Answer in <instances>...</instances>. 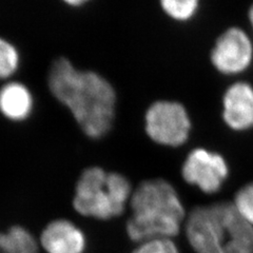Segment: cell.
<instances>
[{
    "instance_id": "cell-1",
    "label": "cell",
    "mask_w": 253,
    "mask_h": 253,
    "mask_svg": "<svg viewBox=\"0 0 253 253\" xmlns=\"http://www.w3.org/2000/svg\"><path fill=\"white\" fill-rule=\"evenodd\" d=\"M47 86L53 97L70 111L85 136L99 139L112 129L117 96L104 76L78 69L60 57L50 68Z\"/></svg>"
},
{
    "instance_id": "cell-2",
    "label": "cell",
    "mask_w": 253,
    "mask_h": 253,
    "mask_svg": "<svg viewBox=\"0 0 253 253\" xmlns=\"http://www.w3.org/2000/svg\"><path fill=\"white\" fill-rule=\"evenodd\" d=\"M131 216L126 221L130 240L144 243L176 236L185 220V208L176 190L163 178L140 183L130 200Z\"/></svg>"
},
{
    "instance_id": "cell-3",
    "label": "cell",
    "mask_w": 253,
    "mask_h": 253,
    "mask_svg": "<svg viewBox=\"0 0 253 253\" xmlns=\"http://www.w3.org/2000/svg\"><path fill=\"white\" fill-rule=\"evenodd\" d=\"M186 234L195 253H253V226L231 203L194 208L186 220Z\"/></svg>"
},
{
    "instance_id": "cell-4",
    "label": "cell",
    "mask_w": 253,
    "mask_h": 253,
    "mask_svg": "<svg viewBox=\"0 0 253 253\" xmlns=\"http://www.w3.org/2000/svg\"><path fill=\"white\" fill-rule=\"evenodd\" d=\"M132 193V185L123 174L93 166L79 176L72 205L82 216L108 220L123 214Z\"/></svg>"
},
{
    "instance_id": "cell-5",
    "label": "cell",
    "mask_w": 253,
    "mask_h": 253,
    "mask_svg": "<svg viewBox=\"0 0 253 253\" xmlns=\"http://www.w3.org/2000/svg\"><path fill=\"white\" fill-rule=\"evenodd\" d=\"M145 129L157 144L175 148L187 141L191 122L186 108L179 102L158 100L147 110Z\"/></svg>"
},
{
    "instance_id": "cell-6",
    "label": "cell",
    "mask_w": 253,
    "mask_h": 253,
    "mask_svg": "<svg viewBox=\"0 0 253 253\" xmlns=\"http://www.w3.org/2000/svg\"><path fill=\"white\" fill-rule=\"evenodd\" d=\"M181 175L189 185L207 194L218 192L229 175L225 158L204 148L192 150L181 167Z\"/></svg>"
},
{
    "instance_id": "cell-7",
    "label": "cell",
    "mask_w": 253,
    "mask_h": 253,
    "mask_svg": "<svg viewBox=\"0 0 253 253\" xmlns=\"http://www.w3.org/2000/svg\"><path fill=\"white\" fill-rule=\"evenodd\" d=\"M253 45L249 36L240 28L225 31L216 41L211 52V61L225 75L244 72L252 61Z\"/></svg>"
},
{
    "instance_id": "cell-8",
    "label": "cell",
    "mask_w": 253,
    "mask_h": 253,
    "mask_svg": "<svg viewBox=\"0 0 253 253\" xmlns=\"http://www.w3.org/2000/svg\"><path fill=\"white\" fill-rule=\"evenodd\" d=\"M223 118L229 128L246 131L253 128V88L239 82L229 86L223 98Z\"/></svg>"
},
{
    "instance_id": "cell-9",
    "label": "cell",
    "mask_w": 253,
    "mask_h": 253,
    "mask_svg": "<svg viewBox=\"0 0 253 253\" xmlns=\"http://www.w3.org/2000/svg\"><path fill=\"white\" fill-rule=\"evenodd\" d=\"M46 253H84L86 239L84 231L72 221L65 218L52 220L39 239Z\"/></svg>"
},
{
    "instance_id": "cell-10",
    "label": "cell",
    "mask_w": 253,
    "mask_h": 253,
    "mask_svg": "<svg viewBox=\"0 0 253 253\" xmlns=\"http://www.w3.org/2000/svg\"><path fill=\"white\" fill-rule=\"evenodd\" d=\"M34 96L28 85L9 81L0 86V114L7 121L21 123L33 113Z\"/></svg>"
},
{
    "instance_id": "cell-11",
    "label": "cell",
    "mask_w": 253,
    "mask_h": 253,
    "mask_svg": "<svg viewBox=\"0 0 253 253\" xmlns=\"http://www.w3.org/2000/svg\"><path fill=\"white\" fill-rule=\"evenodd\" d=\"M0 253H38V242L25 227L13 226L0 232Z\"/></svg>"
},
{
    "instance_id": "cell-12",
    "label": "cell",
    "mask_w": 253,
    "mask_h": 253,
    "mask_svg": "<svg viewBox=\"0 0 253 253\" xmlns=\"http://www.w3.org/2000/svg\"><path fill=\"white\" fill-rule=\"evenodd\" d=\"M20 54L17 47L7 39L0 37V82H9L17 73Z\"/></svg>"
},
{
    "instance_id": "cell-13",
    "label": "cell",
    "mask_w": 253,
    "mask_h": 253,
    "mask_svg": "<svg viewBox=\"0 0 253 253\" xmlns=\"http://www.w3.org/2000/svg\"><path fill=\"white\" fill-rule=\"evenodd\" d=\"M161 5L169 17L177 21L191 19L199 10V1L196 0H165Z\"/></svg>"
},
{
    "instance_id": "cell-14",
    "label": "cell",
    "mask_w": 253,
    "mask_h": 253,
    "mask_svg": "<svg viewBox=\"0 0 253 253\" xmlns=\"http://www.w3.org/2000/svg\"><path fill=\"white\" fill-rule=\"evenodd\" d=\"M233 205L240 215L253 226V183L245 185L237 191Z\"/></svg>"
},
{
    "instance_id": "cell-15",
    "label": "cell",
    "mask_w": 253,
    "mask_h": 253,
    "mask_svg": "<svg viewBox=\"0 0 253 253\" xmlns=\"http://www.w3.org/2000/svg\"><path fill=\"white\" fill-rule=\"evenodd\" d=\"M132 253H179L171 239H156L140 243Z\"/></svg>"
},
{
    "instance_id": "cell-16",
    "label": "cell",
    "mask_w": 253,
    "mask_h": 253,
    "mask_svg": "<svg viewBox=\"0 0 253 253\" xmlns=\"http://www.w3.org/2000/svg\"><path fill=\"white\" fill-rule=\"evenodd\" d=\"M66 3L71 6H81L85 4V1L84 0H69V1H66Z\"/></svg>"
},
{
    "instance_id": "cell-17",
    "label": "cell",
    "mask_w": 253,
    "mask_h": 253,
    "mask_svg": "<svg viewBox=\"0 0 253 253\" xmlns=\"http://www.w3.org/2000/svg\"><path fill=\"white\" fill-rule=\"evenodd\" d=\"M249 20H250L251 27H252V30H253V4H252V6L250 7V10H249Z\"/></svg>"
}]
</instances>
